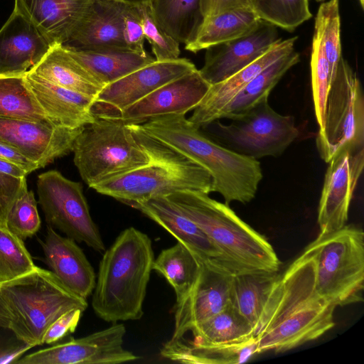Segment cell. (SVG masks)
<instances>
[{
    "mask_svg": "<svg viewBox=\"0 0 364 364\" xmlns=\"http://www.w3.org/2000/svg\"><path fill=\"white\" fill-rule=\"evenodd\" d=\"M277 27L262 20L242 37L206 48L202 77L211 85L235 74L267 52L281 38Z\"/></svg>",
    "mask_w": 364,
    "mask_h": 364,
    "instance_id": "ac0fdd59",
    "label": "cell"
},
{
    "mask_svg": "<svg viewBox=\"0 0 364 364\" xmlns=\"http://www.w3.org/2000/svg\"><path fill=\"white\" fill-rule=\"evenodd\" d=\"M336 306L315 287V264L306 247L280 277L257 329V353L284 352L316 340L335 325Z\"/></svg>",
    "mask_w": 364,
    "mask_h": 364,
    "instance_id": "6da1fadb",
    "label": "cell"
},
{
    "mask_svg": "<svg viewBox=\"0 0 364 364\" xmlns=\"http://www.w3.org/2000/svg\"><path fill=\"white\" fill-rule=\"evenodd\" d=\"M41 243L50 271L70 291L87 300L93 292L96 275L76 241L48 225L45 240Z\"/></svg>",
    "mask_w": 364,
    "mask_h": 364,
    "instance_id": "44dd1931",
    "label": "cell"
},
{
    "mask_svg": "<svg viewBox=\"0 0 364 364\" xmlns=\"http://www.w3.org/2000/svg\"><path fill=\"white\" fill-rule=\"evenodd\" d=\"M37 193L48 225L102 252L105 244L90 213L80 183L51 170L38 176Z\"/></svg>",
    "mask_w": 364,
    "mask_h": 364,
    "instance_id": "8fae6325",
    "label": "cell"
},
{
    "mask_svg": "<svg viewBox=\"0 0 364 364\" xmlns=\"http://www.w3.org/2000/svg\"><path fill=\"white\" fill-rule=\"evenodd\" d=\"M200 262L180 242L161 250L154 259L152 269L162 275L173 289L176 301L190 291L198 274Z\"/></svg>",
    "mask_w": 364,
    "mask_h": 364,
    "instance_id": "e575fe53",
    "label": "cell"
},
{
    "mask_svg": "<svg viewBox=\"0 0 364 364\" xmlns=\"http://www.w3.org/2000/svg\"><path fill=\"white\" fill-rule=\"evenodd\" d=\"M359 3H360L362 9H363L364 8V0H359Z\"/></svg>",
    "mask_w": 364,
    "mask_h": 364,
    "instance_id": "816d5d0a",
    "label": "cell"
},
{
    "mask_svg": "<svg viewBox=\"0 0 364 364\" xmlns=\"http://www.w3.org/2000/svg\"><path fill=\"white\" fill-rule=\"evenodd\" d=\"M64 47L73 58L104 86L156 60L148 53L141 55L126 50H88Z\"/></svg>",
    "mask_w": 364,
    "mask_h": 364,
    "instance_id": "f1b7e54d",
    "label": "cell"
},
{
    "mask_svg": "<svg viewBox=\"0 0 364 364\" xmlns=\"http://www.w3.org/2000/svg\"><path fill=\"white\" fill-rule=\"evenodd\" d=\"M119 0H93L90 9L67 43L79 49L126 50Z\"/></svg>",
    "mask_w": 364,
    "mask_h": 364,
    "instance_id": "d4e9b609",
    "label": "cell"
},
{
    "mask_svg": "<svg viewBox=\"0 0 364 364\" xmlns=\"http://www.w3.org/2000/svg\"><path fill=\"white\" fill-rule=\"evenodd\" d=\"M83 311L74 309L58 318L48 328L43 337V343L54 344L73 333L80 321Z\"/></svg>",
    "mask_w": 364,
    "mask_h": 364,
    "instance_id": "7bdbcfd3",
    "label": "cell"
},
{
    "mask_svg": "<svg viewBox=\"0 0 364 364\" xmlns=\"http://www.w3.org/2000/svg\"><path fill=\"white\" fill-rule=\"evenodd\" d=\"M82 127L70 129L38 122L0 118V141L16 148L43 168L72 151L74 140Z\"/></svg>",
    "mask_w": 364,
    "mask_h": 364,
    "instance_id": "e0dca14e",
    "label": "cell"
},
{
    "mask_svg": "<svg viewBox=\"0 0 364 364\" xmlns=\"http://www.w3.org/2000/svg\"><path fill=\"white\" fill-rule=\"evenodd\" d=\"M280 277L278 272L242 271L232 277L230 304L250 323L255 331Z\"/></svg>",
    "mask_w": 364,
    "mask_h": 364,
    "instance_id": "83f0119b",
    "label": "cell"
},
{
    "mask_svg": "<svg viewBox=\"0 0 364 364\" xmlns=\"http://www.w3.org/2000/svg\"><path fill=\"white\" fill-rule=\"evenodd\" d=\"M300 60L298 52L293 50L281 57L247 83L223 109L220 119H234L253 107L265 97L285 73Z\"/></svg>",
    "mask_w": 364,
    "mask_h": 364,
    "instance_id": "1f68e13d",
    "label": "cell"
},
{
    "mask_svg": "<svg viewBox=\"0 0 364 364\" xmlns=\"http://www.w3.org/2000/svg\"><path fill=\"white\" fill-rule=\"evenodd\" d=\"M26 80L41 109L55 126L77 129L95 120V97L52 84L26 73Z\"/></svg>",
    "mask_w": 364,
    "mask_h": 364,
    "instance_id": "cb8c5ba5",
    "label": "cell"
},
{
    "mask_svg": "<svg viewBox=\"0 0 364 364\" xmlns=\"http://www.w3.org/2000/svg\"><path fill=\"white\" fill-rule=\"evenodd\" d=\"M119 1L127 2V3H131V4H139L144 3V2H148L150 0H119Z\"/></svg>",
    "mask_w": 364,
    "mask_h": 364,
    "instance_id": "f907efd6",
    "label": "cell"
},
{
    "mask_svg": "<svg viewBox=\"0 0 364 364\" xmlns=\"http://www.w3.org/2000/svg\"><path fill=\"white\" fill-rule=\"evenodd\" d=\"M154 259L146 234L134 227L122 231L99 264L92 299L95 314L113 323L140 319Z\"/></svg>",
    "mask_w": 364,
    "mask_h": 364,
    "instance_id": "3957f363",
    "label": "cell"
},
{
    "mask_svg": "<svg viewBox=\"0 0 364 364\" xmlns=\"http://www.w3.org/2000/svg\"><path fill=\"white\" fill-rule=\"evenodd\" d=\"M127 124L149 163L94 186L96 192L129 205L180 191L213 192V178L207 170L150 136L139 124Z\"/></svg>",
    "mask_w": 364,
    "mask_h": 364,
    "instance_id": "277c9868",
    "label": "cell"
},
{
    "mask_svg": "<svg viewBox=\"0 0 364 364\" xmlns=\"http://www.w3.org/2000/svg\"><path fill=\"white\" fill-rule=\"evenodd\" d=\"M307 247L315 264L317 293L336 306L363 300L364 233L355 226L319 235Z\"/></svg>",
    "mask_w": 364,
    "mask_h": 364,
    "instance_id": "ba28073f",
    "label": "cell"
},
{
    "mask_svg": "<svg viewBox=\"0 0 364 364\" xmlns=\"http://www.w3.org/2000/svg\"><path fill=\"white\" fill-rule=\"evenodd\" d=\"M122 32L129 51L145 55V37L137 4L124 2L122 8Z\"/></svg>",
    "mask_w": 364,
    "mask_h": 364,
    "instance_id": "b9f144b4",
    "label": "cell"
},
{
    "mask_svg": "<svg viewBox=\"0 0 364 364\" xmlns=\"http://www.w3.org/2000/svg\"><path fill=\"white\" fill-rule=\"evenodd\" d=\"M329 63L331 82L342 58L339 1H325L320 5L315 18L314 31Z\"/></svg>",
    "mask_w": 364,
    "mask_h": 364,
    "instance_id": "d590c367",
    "label": "cell"
},
{
    "mask_svg": "<svg viewBox=\"0 0 364 364\" xmlns=\"http://www.w3.org/2000/svg\"><path fill=\"white\" fill-rule=\"evenodd\" d=\"M31 348L20 341L18 343H0V364L15 363L25 352Z\"/></svg>",
    "mask_w": 364,
    "mask_h": 364,
    "instance_id": "7dc6e473",
    "label": "cell"
},
{
    "mask_svg": "<svg viewBox=\"0 0 364 364\" xmlns=\"http://www.w3.org/2000/svg\"><path fill=\"white\" fill-rule=\"evenodd\" d=\"M268 98L230 119L228 124L215 123L219 136L230 149L256 159L278 156L298 137L294 117L277 112Z\"/></svg>",
    "mask_w": 364,
    "mask_h": 364,
    "instance_id": "30bf717a",
    "label": "cell"
},
{
    "mask_svg": "<svg viewBox=\"0 0 364 364\" xmlns=\"http://www.w3.org/2000/svg\"><path fill=\"white\" fill-rule=\"evenodd\" d=\"M0 172L16 178H23L28 174L19 166L1 159H0Z\"/></svg>",
    "mask_w": 364,
    "mask_h": 364,
    "instance_id": "c3c4849f",
    "label": "cell"
},
{
    "mask_svg": "<svg viewBox=\"0 0 364 364\" xmlns=\"http://www.w3.org/2000/svg\"><path fill=\"white\" fill-rule=\"evenodd\" d=\"M185 115L167 114L139 125L150 136L207 170L213 178V192L220 193L225 203L250 202L262 178L259 161L212 141Z\"/></svg>",
    "mask_w": 364,
    "mask_h": 364,
    "instance_id": "7a4b0ae2",
    "label": "cell"
},
{
    "mask_svg": "<svg viewBox=\"0 0 364 364\" xmlns=\"http://www.w3.org/2000/svg\"><path fill=\"white\" fill-rule=\"evenodd\" d=\"M126 328L113 325L86 336L56 343L21 356L17 364H118L139 357L123 347Z\"/></svg>",
    "mask_w": 364,
    "mask_h": 364,
    "instance_id": "7c38bea8",
    "label": "cell"
},
{
    "mask_svg": "<svg viewBox=\"0 0 364 364\" xmlns=\"http://www.w3.org/2000/svg\"><path fill=\"white\" fill-rule=\"evenodd\" d=\"M5 224L16 236L24 240L40 229L41 220L33 191H28L26 180L11 205Z\"/></svg>",
    "mask_w": 364,
    "mask_h": 364,
    "instance_id": "ab89813d",
    "label": "cell"
},
{
    "mask_svg": "<svg viewBox=\"0 0 364 364\" xmlns=\"http://www.w3.org/2000/svg\"><path fill=\"white\" fill-rule=\"evenodd\" d=\"M210 85L197 68L159 87L119 113L107 115L126 124H141L161 116L186 114L203 100Z\"/></svg>",
    "mask_w": 364,
    "mask_h": 364,
    "instance_id": "2e32d148",
    "label": "cell"
},
{
    "mask_svg": "<svg viewBox=\"0 0 364 364\" xmlns=\"http://www.w3.org/2000/svg\"><path fill=\"white\" fill-rule=\"evenodd\" d=\"M11 316L9 330L32 348L43 344L49 326L67 311L87 307V300L67 289L50 270L31 272L0 284Z\"/></svg>",
    "mask_w": 364,
    "mask_h": 364,
    "instance_id": "8992f818",
    "label": "cell"
},
{
    "mask_svg": "<svg viewBox=\"0 0 364 364\" xmlns=\"http://www.w3.org/2000/svg\"><path fill=\"white\" fill-rule=\"evenodd\" d=\"M296 40L297 36L280 38L255 61L228 78L211 85L188 120L199 129L218 120L221 111L231 99L265 68L294 50Z\"/></svg>",
    "mask_w": 364,
    "mask_h": 364,
    "instance_id": "ffe728a7",
    "label": "cell"
},
{
    "mask_svg": "<svg viewBox=\"0 0 364 364\" xmlns=\"http://www.w3.org/2000/svg\"><path fill=\"white\" fill-rule=\"evenodd\" d=\"M255 337L252 326L229 303L219 313L191 327L181 338L167 342L214 346L243 343Z\"/></svg>",
    "mask_w": 364,
    "mask_h": 364,
    "instance_id": "4316f807",
    "label": "cell"
},
{
    "mask_svg": "<svg viewBox=\"0 0 364 364\" xmlns=\"http://www.w3.org/2000/svg\"><path fill=\"white\" fill-rule=\"evenodd\" d=\"M0 159L12 162L22 168L27 173L39 168L38 166L16 148L0 141Z\"/></svg>",
    "mask_w": 364,
    "mask_h": 364,
    "instance_id": "bcb514c9",
    "label": "cell"
},
{
    "mask_svg": "<svg viewBox=\"0 0 364 364\" xmlns=\"http://www.w3.org/2000/svg\"><path fill=\"white\" fill-rule=\"evenodd\" d=\"M200 8L204 18L232 9H253L251 0H200Z\"/></svg>",
    "mask_w": 364,
    "mask_h": 364,
    "instance_id": "f6af8a7d",
    "label": "cell"
},
{
    "mask_svg": "<svg viewBox=\"0 0 364 364\" xmlns=\"http://www.w3.org/2000/svg\"><path fill=\"white\" fill-rule=\"evenodd\" d=\"M95 116L82 128L72 148L74 164L91 188L149 163L127 124L111 116Z\"/></svg>",
    "mask_w": 364,
    "mask_h": 364,
    "instance_id": "52a82bcc",
    "label": "cell"
},
{
    "mask_svg": "<svg viewBox=\"0 0 364 364\" xmlns=\"http://www.w3.org/2000/svg\"><path fill=\"white\" fill-rule=\"evenodd\" d=\"M145 39L151 46L156 61L179 58V43L168 35L155 18L149 1L137 4Z\"/></svg>",
    "mask_w": 364,
    "mask_h": 364,
    "instance_id": "60d3db41",
    "label": "cell"
},
{
    "mask_svg": "<svg viewBox=\"0 0 364 364\" xmlns=\"http://www.w3.org/2000/svg\"><path fill=\"white\" fill-rule=\"evenodd\" d=\"M310 0H252L259 17L288 32H293L312 17Z\"/></svg>",
    "mask_w": 364,
    "mask_h": 364,
    "instance_id": "8d00e7d4",
    "label": "cell"
},
{
    "mask_svg": "<svg viewBox=\"0 0 364 364\" xmlns=\"http://www.w3.org/2000/svg\"><path fill=\"white\" fill-rule=\"evenodd\" d=\"M149 4L159 25L179 43L194 40L204 19L200 0H150Z\"/></svg>",
    "mask_w": 364,
    "mask_h": 364,
    "instance_id": "d6a6232c",
    "label": "cell"
},
{
    "mask_svg": "<svg viewBox=\"0 0 364 364\" xmlns=\"http://www.w3.org/2000/svg\"><path fill=\"white\" fill-rule=\"evenodd\" d=\"M251 1H252V0H251Z\"/></svg>",
    "mask_w": 364,
    "mask_h": 364,
    "instance_id": "db71d44e",
    "label": "cell"
},
{
    "mask_svg": "<svg viewBox=\"0 0 364 364\" xmlns=\"http://www.w3.org/2000/svg\"><path fill=\"white\" fill-rule=\"evenodd\" d=\"M51 46L33 23L14 9L0 29V74L27 72Z\"/></svg>",
    "mask_w": 364,
    "mask_h": 364,
    "instance_id": "7402d4cb",
    "label": "cell"
},
{
    "mask_svg": "<svg viewBox=\"0 0 364 364\" xmlns=\"http://www.w3.org/2000/svg\"><path fill=\"white\" fill-rule=\"evenodd\" d=\"M28 72L52 84L95 98L105 87L60 44L53 45Z\"/></svg>",
    "mask_w": 364,
    "mask_h": 364,
    "instance_id": "484cf974",
    "label": "cell"
},
{
    "mask_svg": "<svg viewBox=\"0 0 364 364\" xmlns=\"http://www.w3.org/2000/svg\"><path fill=\"white\" fill-rule=\"evenodd\" d=\"M313 101L319 130L324 127L328 95L331 84L328 61L318 38L314 34L311 54Z\"/></svg>",
    "mask_w": 364,
    "mask_h": 364,
    "instance_id": "f35d334b",
    "label": "cell"
},
{
    "mask_svg": "<svg viewBox=\"0 0 364 364\" xmlns=\"http://www.w3.org/2000/svg\"><path fill=\"white\" fill-rule=\"evenodd\" d=\"M188 59L156 61L107 85L95 98L94 114L119 113L159 87L196 70Z\"/></svg>",
    "mask_w": 364,
    "mask_h": 364,
    "instance_id": "5bb4252c",
    "label": "cell"
},
{
    "mask_svg": "<svg viewBox=\"0 0 364 364\" xmlns=\"http://www.w3.org/2000/svg\"><path fill=\"white\" fill-rule=\"evenodd\" d=\"M36 267L23 240L0 222V284L24 275Z\"/></svg>",
    "mask_w": 364,
    "mask_h": 364,
    "instance_id": "74e56055",
    "label": "cell"
},
{
    "mask_svg": "<svg viewBox=\"0 0 364 364\" xmlns=\"http://www.w3.org/2000/svg\"><path fill=\"white\" fill-rule=\"evenodd\" d=\"M11 321V316L0 289V328L9 330Z\"/></svg>",
    "mask_w": 364,
    "mask_h": 364,
    "instance_id": "681fc988",
    "label": "cell"
},
{
    "mask_svg": "<svg viewBox=\"0 0 364 364\" xmlns=\"http://www.w3.org/2000/svg\"><path fill=\"white\" fill-rule=\"evenodd\" d=\"M26 73L0 74V118L54 125L44 114L29 88Z\"/></svg>",
    "mask_w": 364,
    "mask_h": 364,
    "instance_id": "836d02e7",
    "label": "cell"
},
{
    "mask_svg": "<svg viewBox=\"0 0 364 364\" xmlns=\"http://www.w3.org/2000/svg\"><path fill=\"white\" fill-rule=\"evenodd\" d=\"M26 177L16 178L0 172V222L5 223L7 215L18 196Z\"/></svg>",
    "mask_w": 364,
    "mask_h": 364,
    "instance_id": "ee69618b",
    "label": "cell"
},
{
    "mask_svg": "<svg viewBox=\"0 0 364 364\" xmlns=\"http://www.w3.org/2000/svg\"><path fill=\"white\" fill-rule=\"evenodd\" d=\"M318 209L319 235L346 225L349 207L364 166V148L343 149L328 162Z\"/></svg>",
    "mask_w": 364,
    "mask_h": 364,
    "instance_id": "4fadbf2b",
    "label": "cell"
},
{
    "mask_svg": "<svg viewBox=\"0 0 364 364\" xmlns=\"http://www.w3.org/2000/svg\"><path fill=\"white\" fill-rule=\"evenodd\" d=\"M261 21L262 19L252 9H232L205 18L196 38L186 45L185 48L196 53L234 40L254 31Z\"/></svg>",
    "mask_w": 364,
    "mask_h": 364,
    "instance_id": "f546056e",
    "label": "cell"
},
{
    "mask_svg": "<svg viewBox=\"0 0 364 364\" xmlns=\"http://www.w3.org/2000/svg\"><path fill=\"white\" fill-rule=\"evenodd\" d=\"M257 353L256 337L240 343L187 346L166 342L160 354L169 360L188 364H237Z\"/></svg>",
    "mask_w": 364,
    "mask_h": 364,
    "instance_id": "4dcf8cb0",
    "label": "cell"
},
{
    "mask_svg": "<svg viewBox=\"0 0 364 364\" xmlns=\"http://www.w3.org/2000/svg\"><path fill=\"white\" fill-rule=\"evenodd\" d=\"M166 198L240 271H279L281 262L267 238L241 220L228 204L200 191L176 192Z\"/></svg>",
    "mask_w": 364,
    "mask_h": 364,
    "instance_id": "5b68a950",
    "label": "cell"
},
{
    "mask_svg": "<svg viewBox=\"0 0 364 364\" xmlns=\"http://www.w3.org/2000/svg\"><path fill=\"white\" fill-rule=\"evenodd\" d=\"M315 1L317 2H323V1H325L326 0H315Z\"/></svg>",
    "mask_w": 364,
    "mask_h": 364,
    "instance_id": "f5cc1de1",
    "label": "cell"
},
{
    "mask_svg": "<svg viewBox=\"0 0 364 364\" xmlns=\"http://www.w3.org/2000/svg\"><path fill=\"white\" fill-rule=\"evenodd\" d=\"M326 163L341 149L364 148V98L361 82L348 62L341 58L331 82L324 127L316 139Z\"/></svg>",
    "mask_w": 364,
    "mask_h": 364,
    "instance_id": "9c48e42d",
    "label": "cell"
},
{
    "mask_svg": "<svg viewBox=\"0 0 364 364\" xmlns=\"http://www.w3.org/2000/svg\"><path fill=\"white\" fill-rule=\"evenodd\" d=\"M93 0H15L51 46L65 45L88 14Z\"/></svg>",
    "mask_w": 364,
    "mask_h": 364,
    "instance_id": "603a6c76",
    "label": "cell"
},
{
    "mask_svg": "<svg viewBox=\"0 0 364 364\" xmlns=\"http://www.w3.org/2000/svg\"><path fill=\"white\" fill-rule=\"evenodd\" d=\"M130 206L165 229L178 242L188 247L199 261L234 274L242 272L225 257L193 221L181 213L166 197L153 198Z\"/></svg>",
    "mask_w": 364,
    "mask_h": 364,
    "instance_id": "d6986e66",
    "label": "cell"
},
{
    "mask_svg": "<svg viewBox=\"0 0 364 364\" xmlns=\"http://www.w3.org/2000/svg\"><path fill=\"white\" fill-rule=\"evenodd\" d=\"M199 262L200 268L193 285L186 295L176 301L174 328L169 341L181 338L191 327L219 313L230 303L234 273Z\"/></svg>",
    "mask_w": 364,
    "mask_h": 364,
    "instance_id": "9a60e30c",
    "label": "cell"
}]
</instances>
